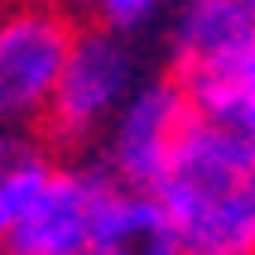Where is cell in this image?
Instances as JSON below:
<instances>
[{"mask_svg": "<svg viewBox=\"0 0 255 255\" xmlns=\"http://www.w3.org/2000/svg\"><path fill=\"white\" fill-rule=\"evenodd\" d=\"M154 193L183 255H255V140L193 116Z\"/></svg>", "mask_w": 255, "mask_h": 255, "instance_id": "1", "label": "cell"}, {"mask_svg": "<svg viewBox=\"0 0 255 255\" xmlns=\"http://www.w3.org/2000/svg\"><path fill=\"white\" fill-rule=\"evenodd\" d=\"M82 29L58 0H19L0 24V111L10 126L43 121Z\"/></svg>", "mask_w": 255, "mask_h": 255, "instance_id": "2", "label": "cell"}, {"mask_svg": "<svg viewBox=\"0 0 255 255\" xmlns=\"http://www.w3.org/2000/svg\"><path fill=\"white\" fill-rule=\"evenodd\" d=\"M135 92V63L121 34L111 29H82L77 48L68 58V72L58 82L48 111H43V130L53 144H82L97 130H111L121 106Z\"/></svg>", "mask_w": 255, "mask_h": 255, "instance_id": "3", "label": "cell"}, {"mask_svg": "<svg viewBox=\"0 0 255 255\" xmlns=\"http://www.w3.org/2000/svg\"><path fill=\"white\" fill-rule=\"evenodd\" d=\"M193 126V97L178 77H154L130 92L121 116L106 130V169L130 188H154L173 149Z\"/></svg>", "mask_w": 255, "mask_h": 255, "instance_id": "4", "label": "cell"}, {"mask_svg": "<svg viewBox=\"0 0 255 255\" xmlns=\"http://www.w3.org/2000/svg\"><path fill=\"white\" fill-rule=\"evenodd\" d=\"M101 193H106V173L58 164L48 188L5 227V251L10 255H92Z\"/></svg>", "mask_w": 255, "mask_h": 255, "instance_id": "5", "label": "cell"}, {"mask_svg": "<svg viewBox=\"0 0 255 255\" xmlns=\"http://www.w3.org/2000/svg\"><path fill=\"white\" fill-rule=\"evenodd\" d=\"M255 43V10L246 0H183L173 14V77L222 72Z\"/></svg>", "mask_w": 255, "mask_h": 255, "instance_id": "6", "label": "cell"}, {"mask_svg": "<svg viewBox=\"0 0 255 255\" xmlns=\"http://www.w3.org/2000/svg\"><path fill=\"white\" fill-rule=\"evenodd\" d=\"M92 255H183V236L154 188H130L121 178H106Z\"/></svg>", "mask_w": 255, "mask_h": 255, "instance_id": "7", "label": "cell"}, {"mask_svg": "<svg viewBox=\"0 0 255 255\" xmlns=\"http://www.w3.org/2000/svg\"><path fill=\"white\" fill-rule=\"evenodd\" d=\"M183 87H188V97H193V116L198 121H212V126L231 130V135L255 140V43L231 68L188 77Z\"/></svg>", "mask_w": 255, "mask_h": 255, "instance_id": "8", "label": "cell"}, {"mask_svg": "<svg viewBox=\"0 0 255 255\" xmlns=\"http://www.w3.org/2000/svg\"><path fill=\"white\" fill-rule=\"evenodd\" d=\"M53 159L43 149H29V144H5V164H0V231L10 227L14 217L24 212L29 202L39 198L48 178H53Z\"/></svg>", "mask_w": 255, "mask_h": 255, "instance_id": "9", "label": "cell"}, {"mask_svg": "<svg viewBox=\"0 0 255 255\" xmlns=\"http://www.w3.org/2000/svg\"><path fill=\"white\" fill-rule=\"evenodd\" d=\"M159 5L164 0H92L87 10H92V19H97L101 29H111V34H135V29H144L149 19L159 14Z\"/></svg>", "mask_w": 255, "mask_h": 255, "instance_id": "10", "label": "cell"}, {"mask_svg": "<svg viewBox=\"0 0 255 255\" xmlns=\"http://www.w3.org/2000/svg\"><path fill=\"white\" fill-rule=\"evenodd\" d=\"M58 5H68V10H82V5H92V0H58Z\"/></svg>", "mask_w": 255, "mask_h": 255, "instance_id": "11", "label": "cell"}, {"mask_svg": "<svg viewBox=\"0 0 255 255\" xmlns=\"http://www.w3.org/2000/svg\"><path fill=\"white\" fill-rule=\"evenodd\" d=\"M246 5H251V10H255V0H246Z\"/></svg>", "mask_w": 255, "mask_h": 255, "instance_id": "12", "label": "cell"}]
</instances>
